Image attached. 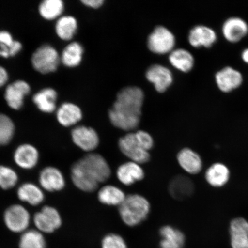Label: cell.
<instances>
[{
    "mask_svg": "<svg viewBox=\"0 0 248 248\" xmlns=\"http://www.w3.org/2000/svg\"><path fill=\"white\" fill-rule=\"evenodd\" d=\"M144 93L138 87H127L117 95L108 116L111 124L117 128L130 131L139 125Z\"/></svg>",
    "mask_w": 248,
    "mask_h": 248,
    "instance_id": "1",
    "label": "cell"
},
{
    "mask_svg": "<svg viewBox=\"0 0 248 248\" xmlns=\"http://www.w3.org/2000/svg\"><path fill=\"white\" fill-rule=\"evenodd\" d=\"M71 175L99 185L110 178L111 170L107 160L101 155L89 154L73 164Z\"/></svg>",
    "mask_w": 248,
    "mask_h": 248,
    "instance_id": "2",
    "label": "cell"
},
{
    "mask_svg": "<svg viewBox=\"0 0 248 248\" xmlns=\"http://www.w3.org/2000/svg\"><path fill=\"white\" fill-rule=\"evenodd\" d=\"M150 211V204L142 195H127L119 206V213L123 221L129 226H135L144 221Z\"/></svg>",
    "mask_w": 248,
    "mask_h": 248,
    "instance_id": "3",
    "label": "cell"
},
{
    "mask_svg": "<svg viewBox=\"0 0 248 248\" xmlns=\"http://www.w3.org/2000/svg\"><path fill=\"white\" fill-rule=\"evenodd\" d=\"M120 150L132 162L139 164L147 163L150 159L149 152L140 143L135 132L129 133L121 138L119 141Z\"/></svg>",
    "mask_w": 248,
    "mask_h": 248,
    "instance_id": "4",
    "label": "cell"
},
{
    "mask_svg": "<svg viewBox=\"0 0 248 248\" xmlns=\"http://www.w3.org/2000/svg\"><path fill=\"white\" fill-rule=\"evenodd\" d=\"M32 62L33 67L43 74L54 72L57 70L60 57L57 51L48 45L40 46L33 54Z\"/></svg>",
    "mask_w": 248,
    "mask_h": 248,
    "instance_id": "5",
    "label": "cell"
},
{
    "mask_svg": "<svg viewBox=\"0 0 248 248\" xmlns=\"http://www.w3.org/2000/svg\"><path fill=\"white\" fill-rule=\"evenodd\" d=\"M147 44L149 49L155 53H168L174 47L175 38L167 28L158 26L148 36Z\"/></svg>",
    "mask_w": 248,
    "mask_h": 248,
    "instance_id": "6",
    "label": "cell"
},
{
    "mask_svg": "<svg viewBox=\"0 0 248 248\" xmlns=\"http://www.w3.org/2000/svg\"><path fill=\"white\" fill-rule=\"evenodd\" d=\"M215 80L220 91L229 93L240 88L244 82V77L239 70L226 66L217 72Z\"/></svg>",
    "mask_w": 248,
    "mask_h": 248,
    "instance_id": "7",
    "label": "cell"
},
{
    "mask_svg": "<svg viewBox=\"0 0 248 248\" xmlns=\"http://www.w3.org/2000/svg\"><path fill=\"white\" fill-rule=\"evenodd\" d=\"M4 222L9 230L15 232L26 231L30 224V215L26 208L20 204H14L5 210Z\"/></svg>",
    "mask_w": 248,
    "mask_h": 248,
    "instance_id": "8",
    "label": "cell"
},
{
    "mask_svg": "<svg viewBox=\"0 0 248 248\" xmlns=\"http://www.w3.org/2000/svg\"><path fill=\"white\" fill-rule=\"evenodd\" d=\"M33 221L40 231L51 233L60 227L62 218L58 210L51 206H46L34 216Z\"/></svg>",
    "mask_w": 248,
    "mask_h": 248,
    "instance_id": "9",
    "label": "cell"
},
{
    "mask_svg": "<svg viewBox=\"0 0 248 248\" xmlns=\"http://www.w3.org/2000/svg\"><path fill=\"white\" fill-rule=\"evenodd\" d=\"M222 33L226 41L237 43L248 35V24L239 17H231L226 19L222 26Z\"/></svg>",
    "mask_w": 248,
    "mask_h": 248,
    "instance_id": "10",
    "label": "cell"
},
{
    "mask_svg": "<svg viewBox=\"0 0 248 248\" xmlns=\"http://www.w3.org/2000/svg\"><path fill=\"white\" fill-rule=\"evenodd\" d=\"M74 143L81 150L92 151L98 146L100 143L97 133L90 127L79 126L74 128L71 132Z\"/></svg>",
    "mask_w": 248,
    "mask_h": 248,
    "instance_id": "11",
    "label": "cell"
},
{
    "mask_svg": "<svg viewBox=\"0 0 248 248\" xmlns=\"http://www.w3.org/2000/svg\"><path fill=\"white\" fill-rule=\"evenodd\" d=\"M217 38L216 31L212 28L199 25L190 31L188 41L194 47L210 48L217 42Z\"/></svg>",
    "mask_w": 248,
    "mask_h": 248,
    "instance_id": "12",
    "label": "cell"
},
{
    "mask_svg": "<svg viewBox=\"0 0 248 248\" xmlns=\"http://www.w3.org/2000/svg\"><path fill=\"white\" fill-rule=\"evenodd\" d=\"M147 79L154 85L157 92H165L171 85L173 76L168 68L160 64H154L147 71Z\"/></svg>",
    "mask_w": 248,
    "mask_h": 248,
    "instance_id": "13",
    "label": "cell"
},
{
    "mask_svg": "<svg viewBox=\"0 0 248 248\" xmlns=\"http://www.w3.org/2000/svg\"><path fill=\"white\" fill-rule=\"evenodd\" d=\"M39 183L42 187L49 192L62 190L65 186L63 174L54 167H47L43 169L39 175Z\"/></svg>",
    "mask_w": 248,
    "mask_h": 248,
    "instance_id": "14",
    "label": "cell"
},
{
    "mask_svg": "<svg viewBox=\"0 0 248 248\" xmlns=\"http://www.w3.org/2000/svg\"><path fill=\"white\" fill-rule=\"evenodd\" d=\"M30 87L23 80H17L9 85L6 89L5 98L9 107L18 110L22 107L25 95L29 94Z\"/></svg>",
    "mask_w": 248,
    "mask_h": 248,
    "instance_id": "15",
    "label": "cell"
},
{
    "mask_svg": "<svg viewBox=\"0 0 248 248\" xmlns=\"http://www.w3.org/2000/svg\"><path fill=\"white\" fill-rule=\"evenodd\" d=\"M232 248H248V221L242 217L232 220L230 224Z\"/></svg>",
    "mask_w": 248,
    "mask_h": 248,
    "instance_id": "16",
    "label": "cell"
},
{
    "mask_svg": "<svg viewBox=\"0 0 248 248\" xmlns=\"http://www.w3.org/2000/svg\"><path fill=\"white\" fill-rule=\"evenodd\" d=\"M39 153L33 145L25 144L20 145L16 150L14 160L21 168L30 170L35 167L39 160Z\"/></svg>",
    "mask_w": 248,
    "mask_h": 248,
    "instance_id": "17",
    "label": "cell"
},
{
    "mask_svg": "<svg viewBox=\"0 0 248 248\" xmlns=\"http://www.w3.org/2000/svg\"><path fill=\"white\" fill-rule=\"evenodd\" d=\"M117 176L123 185L130 186L143 179L144 172L139 164L131 161L119 167L117 170Z\"/></svg>",
    "mask_w": 248,
    "mask_h": 248,
    "instance_id": "18",
    "label": "cell"
},
{
    "mask_svg": "<svg viewBox=\"0 0 248 248\" xmlns=\"http://www.w3.org/2000/svg\"><path fill=\"white\" fill-rule=\"evenodd\" d=\"M177 159L180 166L190 174H197L202 169V161L200 155L191 149H183L179 152Z\"/></svg>",
    "mask_w": 248,
    "mask_h": 248,
    "instance_id": "19",
    "label": "cell"
},
{
    "mask_svg": "<svg viewBox=\"0 0 248 248\" xmlns=\"http://www.w3.org/2000/svg\"><path fill=\"white\" fill-rule=\"evenodd\" d=\"M194 184L191 180L184 175L175 176L169 186L170 194L178 200H184L193 193Z\"/></svg>",
    "mask_w": 248,
    "mask_h": 248,
    "instance_id": "20",
    "label": "cell"
},
{
    "mask_svg": "<svg viewBox=\"0 0 248 248\" xmlns=\"http://www.w3.org/2000/svg\"><path fill=\"white\" fill-rule=\"evenodd\" d=\"M205 177L207 182L213 187H221L227 184L230 178V171L225 164L217 163L207 169Z\"/></svg>",
    "mask_w": 248,
    "mask_h": 248,
    "instance_id": "21",
    "label": "cell"
},
{
    "mask_svg": "<svg viewBox=\"0 0 248 248\" xmlns=\"http://www.w3.org/2000/svg\"><path fill=\"white\" fill-rule=\"evenodd\" d=\"M82 117V111L80 108L71 103L62 105L57 111L58 122L64 126L74 125L79 122Z\"/></svg>",
    "mask_w": 248,
    "mask_h": 248,
    "instance_id": "22",
    "label": "cell"
},
{
    "mask_svg": "<svg viewBox=\"0 0 248 248\" xmlns=\"http://www.w3.org/2000/svg\"><path fill=\"white\" fill-rule=\"evenodd\" d=\"M160 234L162 237L160 242L161 248H182L185 244V235L181 231L165 226L160 229Z\"/></svg>",
    "mask_w": 248,
    "mask_h": 248,
    "instance_id": "23",
    "label": "cell"
},
{
    "mask_svg": "<svg viewBox=\"0 0 248 248\" xmlns=\"http://www.w3.org/2000/svg\"><path fill=\"white\" fill-rule=\"evenodd\" d=\"M17 196L21 201L32 206L39 205L45 199V195L41 189L31 183H26L18 188Z\"/></svg>",
    "mask_w": 248,
    "mask_h": 248,
    "instance_id": "24",
    "label": "cell"
},
{
    "mask_svg": "<svg viewBox=\"0 0 248 248\" xmlns=\"http://www.w3.org/2000/svg\"><path fill=\"white\" fill-rule=\"evenodd\" d=\"M125 193L116 186L108 185L99 191L98 198L100 202L108 206H120L126 198Z\"/></svg>",
    "mask_w": 248,
    "mask_h": 248,
    "instance_id": "25",
    "label": "cell"
},
{
    "mask_svg": "<svg viewBox=\"0 0 248 248\" xmlns=\"http://www.w3.org/2000/svg\"><path fill=\"white\" fill-rule=\"evenodd\" d=\"M169 60L173 67L184 72L191 70L194 64L193 55L182 48L176 49L170 52Z\"/></svg>",
    "mask_w": 248,
    "mask_h": 248,
    "instance_id": "26",
    "label": "cell"
},
{
    "mask_svg": "<svg viewBox=\"0 0 248 248\" xmlns=\"http://www.w3.org/2000/svg\"><path fill=\"white\" fill-rule=\"evenodd\" d=\"M57 94L54 89L47 88L37 93L33 98L34 103L43 112L52 113L56 107Z\"/></svg>",
    "mask_w": 248,
    "mask_h": 248,
    "instance_id": "27",
    "label": "cell"
},
{
    "mask_svg": "<svg viewBox=\"0 0 248 248\" xmlns=\"http://www.w3.org/2000/svg\"><path fill=\"white\" fill-rule=\"evenodd\" d=\"M83 49L81 45L77 42H73L68 45L64 49L62 55L63 63L67 67L78 66L82 60Z\"/></svg>",
    "mask_w": 248,
    "mask_h": 248,
    "instance_id": "28",
    "label": "cell"
},
{
    "mask_svg": "<svg viewBox=\"0 0 248 248\" xmlns=\"http://www.w3.org/2000/svg\"><path fill=\"white\" fill-rule=\"evenodd\" d=\"M77 29V23L75 18L64 16L59 19L56 25V31L62 39L69 40L73 38Z\"/></svg>",
    "mask_w": 248,
    "mask_h": 248,
    "instance_id": "29",
    "label": "cell"
},
{
    "mask_svg": "<svg viewBox=\"0 0 248 248\" xmlns=\"http://www.w3.org/2000/svg\"><path fill=\"white\" fill-rule=\"evenodd\" d=\"M46 245L43 234L35 230L25 232L19 242L20 248H46Z\"/></svg>",
    "mask_w": 248,
    "mask_h": 248,
    "instance_id": "30",
    "label": "cell"
},
{
    "mask_svg": "<svg viewBox=\"0 0 248 248\" xmlns=\"http://www.w3.org/2000/svg\"><path fill=\"white\" fill-rule=\"evenodd\" d=\"M63 3L61 0H45L39 6L40 15L46 19L52 20L63 11Z\"/></svg>",
    "mask_w": 248,
    "mask_h": 248,
    "instance_id": "31",
    "label": "cell"
},
{
    "mask_svg": "<svg viewBox=\"0 0 248 248\" xmlns=\"http://www.w3.org/2000/svg\"><path fill=\"white\" fill-rule=\"evenodd\" d=\"M15 132L14 123L7 116L0 114V145L9 143Z\"/></svg>",
    "mask_w": 248,
    "mask_h": 248,
    "instance_id": "32",
    "label": "cell"
},
{
    "mask_svg": "<svg viewBox=\"0 0 248 248\" xmlns=\"http://www.w3.org/2000/svg\"><path fill=\"white\" fill-rule=\"evenodd\" d=\"M18 181V176L14 170L0 166V187L9 190L15 187Z\"/></svg>",
    "mask_w": 248,
    "mask_h": 248,
    "instance_id": "33",
    "label": "cell"
},
{
    "mask_svg": "<svg viewBox=\"0 0 248 248\" xmlns=\"http://www.w3.org/2000/svg\"><path fill=\"white\" fill-rule=\"evenodd\" d=\"M102 248H127L125 241L119 235L109 234L104 238Z\"/></svg>",
    "mask_w": 248,
    "mask_h": 248,
    "instance_id": "34",
    "label": "cell"
},
{
    "mask_svg": "<svg viewBox=\"0 0 248 248\" xmlns=\"http://www.w3.org/2000/svg\"><path fill=\"white\" fill-rule=\"evenodd\" d=\"M136 137L145 150L149 152L154 146V140L153 137L147 132L139 131L135 132Z\"/></svg>",
    "mask_w": 248,
    "mask_h": 248,
    "instance_id": "35",
    "label": "cell"
},
{
    "mask_svg": "<svg viewBox=\"0 0 248 248\" xmlns=\"http://www.w3.org/2000/svg\"><path fill=\"white\" fill-rule=\"evenodd\" d=\"M14 43L15 40L12 39L10 33L7 31H0V45L7 46L11 50V48Z\"/></svg>",
    "mask_w": 248,
    "mask_h": 248,
    "instance_id": "36",
    "label": "cell"
},
{
    "mask_svg": "<svg viewBox=\"0 0 248 248\" xmlns=\"http://www.w3.org/2000/svg\"><path fill=\"white\" fill-rule=\"evenodd\" d=\"M82 3L88 7L97 8L101 7L104 3V0H82Z\"/></svg>",
    "mask_w": 248,
    "mask_h": 248,
    "instance_id": "37",
    "label": "cell"
},
{
    "mask_svg": "<svg viewBox=\"0 0 248 248\" xmlns=\"http://www.w3.org/2000/svg\"><path fill=\"white\" fill-rule=\"evenodd\" d=\"M8 78V73L4 68L0 66V88L5 85Z\"/></svg>",
    "mask_w": 248,
    "mask_h": 248,
    "instance_id": "38",
    "label": "cell"
},
{
    "mask_svg": "<svg viewBox=\"0 0 248 248\" xmlns=\"http://www.w3.org/2000/svg\"><path fill=\"white\" fill-rule=\"evenodd\" d=\"M22 46L19 42L15 41L14 44L11 48L10 55L11 56H15L21 50Z\"/></svg>",
    "mask_w": 248,
    "mask_h": 248,
    "instance_id": "39",
    "label": "cell"
},
{
    "mask_svg": "<svg viewBox=\"0 0 248 248\" xmlns=\"http://www.w3.org/2000/svg\"><path fill=\"white\" fill-rule=\"evenodd\" d=\"M241 57L244 63L248 64V48L244 49L242 51Z\"/></svg>",
    "mask_w": 248,
    "mask_h": 248,
    "instance_id": "40",
    "label": "cell"
}]
</instances>
